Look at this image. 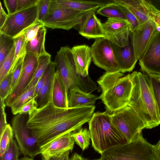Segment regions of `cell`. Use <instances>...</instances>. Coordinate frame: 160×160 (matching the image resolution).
<instances>
[{
	"label": "cell",
	"instance_id": "1",
	"mask_svg": "<svg viewBox=\"0 0 160 160\" xmlns=\"http://www.w3.org/2000/svg\"><path fill=\"white\" fill-rule=\"evenodd\" d=\"M95 108L93 105L63 108L49 102L28 115L27 126L41 147L66 133L81 128L90 121Z\"/></svg>",
	"mask_w": 160,
	"mask_h": 160
},
{
	"label": "cell",
	"instance_id": "2",
	"mask_svg": "<svg viewBox=\"0 0 160 160\" xmlns=\"http://www.w3.org/2000/svg\"><path fill=\"white\" fill-rule=\"evenodd\" d=\"M132 89L128 106L144 122L146 129H152L160 124V117L149 76L140 72L130 74Z\"/></svg>",
	"mask_w": 160,
	"mask_h": 160
},
{
	"label": "cell",
	"instance_id": "3",
	"mask_svg": "<svg viewBox=\"0 0 160 160\" xmlns=\"http://www.w3.org/2000/svg\"><path fill=\"white\" fill-rule=\"evenodd\" d=\"M130 74L124 76L120 71L106 72L98 80L102 91L98 99L110 113L128 106L133 87Z\"/></svg>",
	"mask_w": 160,
	"mask_h": 160
},
{
	"label": "cell",
	"instance_id": "4",
	"mask_svg": "<svg viewBox=\"0 0 160 160\" xmlns=\"http://www.w3.org/2000/svg\"><path fill=\"white\" fill-rule=\"evenodd\" d=\"M88 122L92 146L101 155L109 149L128 142L111 123L108 112L94 113Z\"/></svg>",
	"mask_w": 160,
	"mask_h": 160
},
{
	"label": "cell",
	"instance_id": "5",
	"mask_svg": "<svg viewBox=\"0 0 160 160\" xmlns=\"http://www.w3.org/2000/svg\"><path fill=\"white\" fill-rule=\"evenodd\" d=\"M93 160H155L154 145L141 132L131 142L109 149Z\"/></svg>",
	"mask_w": 160,
	"mask_h": 160
},
{
	"label": "cell",
	"instance_id": "6",
	"mask_svg": "<svg viewBox=\"0 0 160 160\" xmlns=\"http://www.w3.org/2000/svg\"><path fill=\"white\" fill-rule=\"evenodd\" d=\"M87 13L64 7L56 0H51L48 13L41 22L48 28L69 30L79 24Z\"/></svg>",
	"mask_w": 160,
	"mask_h": 160
},
{
	"label": "cell",
	"instance_id": "7",
	"mask_svg": "<svg viewBox=\"0 0 160 160\" xmlns=\"http://www.w3.org/2000/svg\"><path fill=\"white\" fill-rule=\"evenodd\" d=\"M110 116L112 124L128 142L145 128L143 122L128 106L112 113Z\"/></svg>",
	"mask_w": 160,
	"mask_h": 160
},
{
	"label": "cell",
	"instance_id": "8",
	"mask_svg": "<svg viewBox=\"0 0 160 160\" xmlns=\"http://www.w3.org/2000/svg\"><path fill=\"white\" fill-rule=\"evenodd\" d=\"M25 115H16L12 118V127L21 153L24 157L33 159L40 154L41 146L31 130L27 127Z\"/></svg>",
	"mask_w": 160,
	"mask_h": 160
},
{
	"label": "cell",
	"instance_id": "9",
	"mask_svg": "<svg viewBox=\"0 0 160 160\" xmlns=\"http://www.w3.org/2000/svg\"><path fill=\"white\" fill-rule=\"evenodd\" d=\"M68 46L61 47L55 56L56 70L58 71L64 82L67 94L71 87H79V76L77 72L71 51Z\"/></svg>",
	"mask_w": 160,
	"mask_h": 160
},
{
	"label": "cell",
	"instance_id": "10",
	"mask_svg": "<svg viewBox=\"0 0 160 160\" xmlns=\"http://www.w3.org/2000/svg\"><path fill=\"white\" fill-rule=\"evenodd\" d=\"M36 5L8 15L0 33L14 38L38 20Z\"/></svg>",
	"mask_w": 160,
	"mask_h": 160
},
{
	"label": "cell",
	"instance_id": "11",
	"mask_svg": "<svg viewBox=\"0 0 160 160\" xmlns=\"http://www.w3.org/2000/svg\"><path fill=\"white\" fill-rule=\"evenodd\" d=\"M138 60L142 72L148 76L160 78V31L158 28Z\"/></svg>",
	"mask_w": 160,
	"mask_h": 160
},
{
	"label": "cell",
	"instance_id": "12",
	"mask_svg": "<svg viewBox=\"0 0 160 160\" xmlns=\"http://www.w3.org/2000/svg\"><path fill=\"white\" fill-rule=\"evenodd\" d=\"M93 63L106 72L120 71L111 42L106 38L95 39L90 47Z\"/></svg>",
	"mask_w": 160,
	"mask_h": 160
},
{
	"label": "cell",
	"instance_id": "13",
	"mask_svg": "<svg viewBox=\"0 0 160 160\" xmlns=\"http://www.w3.org/2000/svg\"><path fill=\"white\" fill-rule=\"evenodd\" d=\"M38 57L33 53H26L20 76L12 91L5 99L7 106L10 107L14 101L26 89L38 65Z\"/></svg>",
	"mask_w": 160,
	"mask_h": 160
},
{
	"label": "cell",
	"instance_id": "14",
	"mask_svg": "<svg viewBox=\"0 0 160 160\" xmlns=\"http://www.w3.org/2000/svg\"><path fill=\"white\" fill-rule=\"evenodd\" d=\"M105 38L111 42L120 47L128 45L131 30L128 21L117 18H108L102 24Z\"/></svg>",
	"mask_w": 160,
	"mask_h": 160
},
{
	"label": "cell",
	"instance_id": "15",
	"mask_svg": "<svg viewBox=\"0 0 160 160\" xmlns=\"http://www.w3.org/2000/svg\"><path fill=\"white\" fill-rule=\"evenodd\" d=\"M158 28L151 19L142 24L133 32L130 38L135 56L138 60L143 54L153 33Z\"/></svg>",
	"mask_w": 160,
	"mask_h": 160
},
{
	"label": "cell",
	"instance_id": "16",
	"mask_svg": "<svg viewBox=\"0 0 160 160\" xmlns=\"http://www.w3.org/2000/svg\"><path fill=\"white\" fill-rule=\"evenodd\" d=\"M97 10L87 12L81 23L75 27H78L79 33L88 39L105 38L102 23L95 14Z\"/></svg>",
	"mask_w": 160,
	"mask_h": 160
},
{
	"label": "cell",
	"instance_id": "17",
	"mask_svg": "<svg viewBox=\"0 0 160 160\" xmlns=\"http://www.w3.org/2000/svg\"><path fill=\"white\" fill-rule=\"evenodd\" d=\"M111 43L120 71L122 73L132 71L138 60L135 56L130 38L128 45L123 47Z\"/></svg>",
	"mask_w": 160,
	"mask_h": 160
},
{
	"label": "cell",
	"instance_id": "18",
	"mask_svg": "<svg viewBox=\"0 0 160 160\" xmlns=\"http://www.w3.org/2000/svg\"><path fill=\"white\" fill-rule=\"evenodd\" d=\"M71 51L77 73L83 78L87 77L92 59L90 47L85 44L77 45Z\"/></svg>",
	"mask_w": 160,
	"mask_h": 160
},
{
	"label": "cell",
	"instance_id": "19",
	"mask_svg": "<svg viewBox=\"0 0 160 160\" xmlns=\"http://www.w3.org/2000/svg\"><path fill=\"white\" fill-rule=\"evenodd\" d=\"M72 133H66L41 147L40 154L41 155L53 156L68 151L72 152L75 142L71 137Z\"/></svg>",
	"mask_w": 160,
	"mask_h": 160
},
{
	"label": "cell",
	"instance_id": "20",
	"mask_svg": "<svg viewBox=\"0 0 160 160\" xmlns=\"http://www.w3.org/2000/svg\"><path fill=\"white\" fill-rule=\"evenodd\" d=\"M97 99L96 95L85 92L78 86H74L68 92V108L93 105Z\"/></svg>",
	"mask_w": 160,
	"mask_h": 160
},
{
	"label": "cell",
	"instance_id": "21",
	"mask_svg": "<svg viewBox=\"0 0 160 160\" xmlns=\"http://www.w3.org/2000/svg\"><path fill=\"white\" fill-rule=\"evenodd\" d=\"M52 102L56 106L68 108V94L63 80L57 71L54 75Z\"/></svg>",
	"mask_w": 160,
	"mask_h": 160
},
{
	"label": "cell",
	"instance_id": "22",
	"mask_svg": "<svg viewBox=\"0 0 160 160\" xmlns=\"http://www.w3.org/2000/svg\"><path fill=\"white\" fill-rule=\"evenodd\" d=\"M112 1L128 9L137 18L140 25L150 19L143 0H113Z\"/></svg>",
	"mask_w": 160,
	"mask_h": 160
},
{
	"label": "cell",
	"instance_id": "23",
	"mask_svg": "<svg viewBox=\"0 0 160 160\" xmlns=\"http://www.w3.org/2000/svg\"><path fill=\"white\" fill-rule=\"evenodd\" d=\"M56 0L59 4L62 7L85 13L97 10L107 3L96 1Z\"/></svg>",
	"mask_w": 160,
	"mask_h": 160
},
{
	"label": "cell",
	"instance_id": "24",
	"mask_svg": "<svg viewBox=\"0 0 160 160\" xmlns=\"http://www.w3.org/2000/svg\"><path fill=\"white\" fill-rule=\"evenodd\" d=\"M56 63L52 67L47 79L36 98L37 108H41L52 102V93L54 75L56 70Z\"/></svg>",
	"mask_w": 160,
	"mask_h": 160
},
{
	"label": "cell",
	"instance_id": "25",
	"mask_svg": "<svg viewBox=\"0 0 160 160\" xmlns=\"http://www.w3.org/2000/svg\"><path fill=\"white\" fill-rule=\"evenodd\" d=\"M46 32L44 25L39 29L36 37L27 42L26 52L33 53L38 57L47 52L45 48Z\"/></svg>",
	"mask_w": 160,
	"mask_h": 160
},
{
	"label": "cell",
	"instance_id": "26",
	"mask_svg": "<svg viewBox=\"0 0 160 160\" xmlns=\"http://www.w3.org/2000/svg\"><path fill=\"white\" fill-rule=\"evenodd\" d=\"M51 61V55L48 52L38 57V65L32 78L26 89L36 85Z\"/></svg>",
	"mask_w": 160,
	"mask_h": 160
},
{
	"label": "cell",
	"instance_id": "27",
	"mask_svg": "<svg viewBox=\"0 0 160 160\" xmlns=\"http://www.w3.org/2000/svg\"><path fill=\"white\" fill-rule=\"evenodd\" d=\"M96 12L97 14L108 18H117L127 20L122 12L112 1L100 7Z\"/></svg>",
	"mask_w": 160,
	"mask_h": 160
},
{
	"label": "cell",
	"instance_id": "28",
	"mask_svg": "<svg viewBox=\"0 0 160 160\" xmlns=\"http://www.w3.org/2000/svg\"><path fill=\"white\" fill-rule=\"evenodd\" d=\"M36 86L28 88L18 98L12 103L10 108L12 114L16 115L18 113L21 108L30 100L35 96Z\"/></svg>",
	"mask_w": 160,
	"mask_h": 160
},
{
	"label": "cell",
	"instance_id": "29",
	"mask_svg": "<svg viewBox=\"0 0 160 160\" xmlns=\"http://www.w3.org/2000/svg\"><path fill=\"white\" fill-rule=\"evenodd\" d=\"M13 38L15 42V55L12 65L9 73L12 72L20 59L26 53L27 42L24 35H21Z\"/></svg>",
	"mask_w": 160,
	"mask_h": 160
},
{
	"label": "cell",
	"instance_id": "30",
	"mask_svg": "<svg viewBox=\"0 0 160 160\" xmlns=\"http://www.w3.org/2000/svg\"><path fill=\"white\" fill-rule=\"evenodd\" d=\"M71 137L76 143L83 151L87 149L90 144L89 130L87 128H81L72 132Z\"/></svg>",
	"mask_w": 160,
	"mask_h": 160
},
{
	"label": "cell",
	"instance_id": "31",
	"mask_svg": "<svg viewBox=\"0 0 160 160\" xmlns=\"http://www.w3.org/2000/svg\"><path fill=\"white\" fill-rule=\"evenodd\" d=\"M14 38L0 33V65L15 46Z\"/></svg>",
	"mask_w": 160,
	"mask_h": 160
},
{
	"label": "cell",
	"instance_id": "32",
	"mask_svg": "<svg viewBox=\"0 0 160 160\" xmlns=\"http://www.w3.org/2000/svg\"><path fill=\"white\" fill-rule=\"evenodd\" d=\"M14 133L12 127L8 124L0 136V158L8 148L14 138Z\"/></svg>",
	"mask_w": 160,
	"mask_h": 160
},
{
	"label": "cell",
	"instance_id": "33",
	"mask_svg": "<svg viewBox=\"0 0 160 160\" xmlns=\"http://www.w3.org/2000/svg\"><path fill=\"white\" fill-rule=\"evenodd\" d=\"M15 44L10 52L0 65V82L9 72L12 65L15 55Z\"/></svg>",
	"mask_w": 160,
	"mask_h": 160
},
{
	"label": "cell",
	"instance_id": "34",
	"mask_svg": "<svg viewBox=\"0 0 160 160\" xmlns=\"http://www.w3.org/2000/svg\"><path fill=\"white\" fill-rule=\"evenodd\" d=\"M21 153L16 140L13 139L0 160H19Z\"/></svg>",
	"mask_w": 160,
	"mask_h": 160
},
{
	"label": "cell",
	"instance_id": "35",
	"mask_svg": "<svg viewBox=\"0 0 160 160\" xmlns=\"http://www.w3.org/2000/svg\"><path fill=\"white\" fill-rule=\"evenodd\" d=\"M43 26L44 25L41 22L37 20L13 38L23 35L25 36L28 42L36 37L39 29Z\"/></svg>",
	"mask_w": 160,
	"mask_h": 160
},
{
	"label": "cell",
	"instance_id": "36",
	"mask_svg": "<svg viewBox=\"0 0 160 160\" xmlns=\"http://www.w3.org/2000/svg\"><path fill=\"white\" fill-rule=\"evenodd\" d=\"M149 18L155 23L158 28H160V10L156 8L148 0H143Z\"/></svg>",
	"mask_w": 160,
	"mask_h": 160
},
{
	"label": "cell",
	"instance_id": "37",
	"mask_svg": "<svg viewBox=\"0 0 160 160\" xmlns=\"http://www.w3.org/2000/svg\"><path fill=\"white\" fill-rule=\"evenodd\" d=\"M12 72L8 73L0 82V99L5 100L10 92L11 81Z\"/></svg>",
	"mask_w": 160,
	"mask_h": 160
},
{
	"label": "cell",
	"instance_id": "38",
	"mask_svg": "<svg viewBox=\"0 0 160 160\" xmlns=\"http://www.w3.org/2000/svg\"><path fill=\"white\" fill-rule=\"evenodd\" d=\"M160 117V78L148 76Z\"/></svg>",
	"mask_w": 160,
	"mask_h": 160
},
{
	"label": "cell",
	"instance_id": "39",
	"mask_svg": "<svg viewBox=\"0 0 160 160\" xmlns=\"http://www.w3.org/2000/svg\"><path fill=\"white\" fill-rule=\"evenodd\" d=\"M115 3L117 6L124 15L130 25L131 32H133L140 25L137 19L133 14L127 8L116 3Z\"/></svg>",
	"mask_w": 160,
	"mask_h": 160
},
{
	"label": "cell",
	"instance_id": "40",
	"mask_svg": "<svg viewBox=\"0 0 160 160\" xmlns=\"http://www.w3.org/2000/svg\"><path fill=\"white\" fill-rule=\"evenodd\" d=\"M51 0H38L36 4L38 20L41 22L48 14Z\"/></svg>",
	"mask_w": 160,
	"mask_h": 160
},
{
	"label": "cell",
	"instance_id": "41",
	"mask_svg": "<svg viewBox=\"0 0 160 160\" xmlns=\"http://www.w3.org/2000/svg\"><path fill=\"white\" fill-rule=\"evenodd\" d=\"M36 95L25 104L21 109L18 114H31L37 108V103L36 100Z\"/></svg>",
	"mask_w": 160,
	"mask_h": 160
},
{
	"label": "cell",
	"instance_id": "42",
	"mask_svg": "<svg viewBox=\"0 0 160 160\" xmlns=\"http://www.w3.org/2000/svg\"><path fill=\"white\" fill-rule=\"evenodd\" d=\"M24 56L20 59L12 72V75L11 81L10 93L14 88L20 76L22 70L23 61Z\"/></svg>",
	"mask_w": 160,
	"mask_h": 160
},
{
	"label": "cell",
	"instance_id": "43",
	"mask_svg": "<svg viewBox=\"0 0 160 160\" xmlns=\"http://www.w3.org/2000/svg\"><path fill=\"white\" fill-rule=\"evenodd\" d=\"M0 136L2 135L7 125L6 114L5 108L6 104L5 100L0 99Z\"/></svg>",
	"mask_w": 160,
	"mask_h": 160
},
{
	"label": "cell",
	"instance_id": "44",
	"mask_svg": "<svg viewBox=\"0 0 160 160\" xmlns=\"http://www.w3.org/2000/svg\"><path fill=\"white\" fill-rule=\"evenodd\" d=\"M38 0H17L16 12L21 11L36 5Z\"/></svg>",
	"mask_w": 160,
	"mask_h": 160
},
{
	"label": "cell",
	"instance_id": "45",
	"mask_svg": "<svg viewBox=\"0 0 160 160\" xmlns=\"http://www.w3.org/2000/svg\"><path fill=\"white\" fill-rule=\"evenodd\" d=\"M70 151L53 156L42 155V160H70L69 155Z\"/></svg>",
	"mask_w": 160,
	"mask_h": 160
},
{
	"label": "cell",
	"instance_id": "46",
	"mask_svg": "<svg viewBox=\"0 0 160 160\" xmlns=\"http://www.w3.org/2000/svg\"><path fill=\"white\" fill-rule=\"evenodd\" d=\"M3 2L8 15L12 14L16 12L17 0H4Z\"/></svg>",
	"mask_w": 160,
	"mask_h": 160
},
{
	"label": "cell",
	"instance_id": "47",
	"mask_svg": "<svg viewBox=\"0 0 160 160\" xmlns=\"http://www.w3.org/2000/svg\"><path fill=\"white\" fill-rule=\"evenodd\" d=\"M8 15L5 12L1 2H0V28L1 27L6 21Z\"/></svg>",
	"mask_w": 160,
	"mask_h": 160
},
{
	"label": "cell",
	"instance_id": "48",
	"mask_svg": "<svg viewBox=\"0 0 160 160\" xmlns=\"http://www.w3.org/2000/svg\"><path fill=\"white\" fill-rule=\"evenodd\" d=\"M154 155L155 160H160V141L154 145Z\"/></svg>",
	"mask_w": 160,
	"mask_h": 160
},
{
	"label": "cell",
	"instance_id": "49",
	"mask_svg": "<svg viewBox=\"0 0 160 160\" xmlns=\"http://www.w3.org/2000/svg\"><path fill=\"white\" fill-rule=\"evenodd\" d=\"M70 160H89L88 158H84L81 155L77 153H73L70 158Z\"/></svg>",
	"mask_w": 160,
	"mask_h": 160
},
{
	"label": "cell",
	"instance_id": "50",
	"mask_svg": "<svg viewBox=\"0 0 160 160\" xmlns=\"http://www.w3.org/2000/svg\"><path fill=\"white\" fill-rule=\"evenodd\" d=\"M148 1L154 7L160 10V0H148Z\"/></svg>",
	"mask_w": 160,
	"mask_h": 160
},
{
	"label": "cell",
	"instance_id": "51",
	"mask_svg": "<svg viewBox=\"0 0 160 160\" xmlns=\"http://www.w3.org/2000/svg\"><path fill=\"white\" fill-rule=\"evenodd\" d=\"M19 160H34L33 158L28 157H23L20 158Z\"/></svg>",
	"mask_w": 160,
	"mask_h": 160
},
{
	"label": "cell",
	"instance_id": "52",
	"mask_svg": "<svg viewBox=\"0 0 160 160\" xmlns=\"http://www.w3.org/2000/svg\"><path fill=\"white\" fill-rule=\"evenodd\" d=\"M159 140L160 141V140Z\"/></svg>",
	"mask_w": 160,
	"mask_h": 160
}]
</instances>
